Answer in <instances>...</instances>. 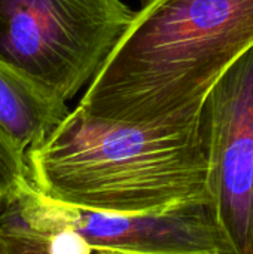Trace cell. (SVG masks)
I'll return each mask as SVG.
<instances>
[{
    "label": "cell",
    "instance_id": "1",
    "mask_svg": "<svg viewBox=\"0 0 253 254\" xmlns=\"http://www.w3.org/2000/svg\"><path fill=\"white\" fill-rule=\"evenodd\" d=\"M252 48L253 0H145L78 107L128 124L197 119Z\"/></svg>",
    "mask_w": 253,
    "mask_h": 254
},
{
    "label": "cell",
    "instance_id": "2",
    "mask_svg": "<svg viewBox=\"0 0 253 254\" xmlns=\"http://www.w3.org/2000/svg\"><path fill=\"white\" fill-rule=\"evenodd\" d=\"M25 164L39 193L76 208L136 214L207 204L200 118L128 124L76 106Z\"/></svg>",
    "mask_w": 253,
    "mask_h": 254
},
{
    "label": "cell",
    "instance_id": "3",
    "mask_svg": "<svg viewBox=\"0 0 253 254\" xmlns=\"http://www.w3.org/2000/svg\"><path fill=\"white\" fill-rule=\"evenodd\" d=\"M133 16L122 0H0V61L67 103L89 85Z\"/></svg>",
    "mask_w": 253,
    "mask_h": 254
},
{
    "label": "cell",
    "instance_id": "4",
    "mask_svg": "<svg viewBox=\"0 0 253 254\" xmlns=\"http://www.w3.org/2000/svg\"><path fill=\"white\" fill-rule=\"evenodd\" d=\"M200 125L222 254H253V48L212 88Z\"/></svg>",
    "mask_w": 253,
    "mask_h": 254
},
{
    "label": "cell",
    "instance_id": "5",
    "mask_svg": "<svg viewBox=\"0 0 253 254\" xmlns=\"http://www.w3.org/2000/svg\"><path fill=\"white\" fill-rule=\"evenodd\" d=\"M4 205L40 234L72 231L81 235L95 254H222L204 202L157 213H104L51 201L27 182Z\"/></svg>",
    "mask_w": 253,
    "mask_h": 254
},
{
    "label": "cell",
    "instance_id": "6",
    "mask_svg": "<svg viewBox=\"0 0 253 254\" xmlns=\"http://www.w3.org/2000/svg\"><path fill=\"white\" fill-rule=\"evenodd\" d=\"M69 112L67 103L0 61V127L25 153L39 146Z\"/></svg>",
    "mask_w": 253,
    "mask_h": 254
},
{
    "label": "cell",
    "instance_id": "7",
    "mask_svg": "<svg viewBox=\"0 0 253 254\" xmlns=\"http://www.w3.org/2000/svg\"><path fill=\"white\" fill-rule=\"evenodd\" d=\"M1 254H48L45 237L25 226L6 205L0 213Z\"/></svg>",
    "mask_w": 253,
    "mask_h": 254
},
{
    "label": "cell",
    "instance_id": "8",
    "mask_svg": "<svg viewBox=\"0 0 253 254\" xmlns=\"http://www.w3.org/2000/svg\"><path fill=\"white\" fill-rule=\"evenodd\" d=\"M27 182L25 152L0 127V195L6 201Z\"/></svg>",
    "mask_w": 253,
    "mask_h": 254
},
{
    "label": "cell",
    "instance_id": "9",
    "mask_svg": "<svg viewBox=\"0 0 253 254\" xmlns=\"http://www.w3.org/2000/svg\"><path fill=\"white\" fill-rule=\"evenodd\" d=\"M46 240L48 254H92L85 240L72 231L42 234Z\"/></svg>",
    "mask_w": 253,
    "mask_h": 254
},
{
    "label": "cell",
    "instance_id": "10",
    "mask_svg": "<svg viewBox=\"0 0 253 254\" xmlns=\"http://www.w3.org/2000/svg\"><path fill=\"white\" fill-rule=\"evenodd\" d=\"M3 207H4V198L0 195V213H1V210H3Z\"/></svg>",
    "mask_w": 253,
    "mask_h": 254
},
{
    "label": "cell",
    "instance_id": "11",
    "mask_svg": "<svg viewBox=\"0 0 253 254\" xmlns=\"http://www.w3.org/2000/svg\"><path fill=\"white\" fill-rule=\"evenodd\" d=\"M0 254H1V252H0Z\"/></svg>",
    "mask_w": 253,
    "mask_h": 254
}]
</instances>
